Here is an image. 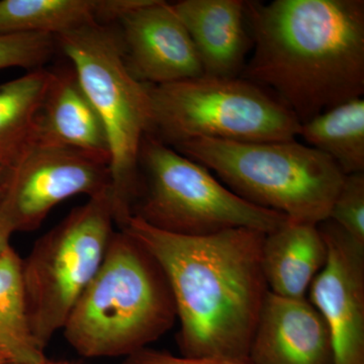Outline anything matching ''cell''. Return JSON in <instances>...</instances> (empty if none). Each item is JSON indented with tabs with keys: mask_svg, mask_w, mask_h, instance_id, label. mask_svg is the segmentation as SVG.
Returning a JSON list of instances; mask_svg holds the SVG:
<instances>
[{
	"mask_svg": "<svg viewBox=\"0 0 364 364\" xmlns=\"http://www.w3.org/2000/svg\"><path fill=\"white\" fill-rule=\"evenodd\" d=\"M253 54L241 77L299 123L364 95L363 0L246 2Z\"/></svg>",
	"mask_w": 364,
	"mask_h": 364,
	"instance_id": "2",
	"label": "cell"
},
{
	"mask_svg": "<svg viewBox=\"0 0 364 364\" xmlns=\"http://www.w3.org/2000/svg\"><path fill=\"white\" fill-rule=\"evenodd\" d=\"M150 134L170 147L195 139L235 142L294 140L301 124L262 86L241 77L203 75L148 85Z\"/></svg>",
	"mask_w": 364,
	"mask_h": 364,
	"instance_id": "7",
	"label": "cell"
},
{
	"mask_svg": "<svg viewBox=\"0 0 364 364\" xmlns=\"http://www.w3.org/2000/svg\"><path fill=\"white\" fill-rule=\"evenodd\" d=\"M139 170L132 215L160 231L196 237L245 228L268 234L287 220L243 200L207 167L151 134L141 146Z\"/></svg>",
	"mask_w": 364,
	"mask_h": 364,
	"instance_id": "6",
	"label": "cell"
},
{
	"mask_svg": "<svg viewBox=\"0 0 364 364\" xmlns=\"http://www.w3.org/2000/svg\"><path fill=\"white\" fill-rule=\"evenodd\" d=\"M328 219L364 245V172L345 176Z\"/></svg>",
	"mask_w": 364,
	"mask_h": 364,
	"instance_id": "21",
	"label": "cell"
},
{
	"mask_svg": "<svg viewBox=\"0 0 364 364\" xmlns=\"http://www.w3.org/2000/svg\"><path fill=\"white\" fill-rule=\"evenodd\" d=\"M56 45V37L48 33L0 35V70L13 67L28 71L43 68Z\"/></svg>",
	"mask_w": 364,
	"mask_h": 364,
	"instance_id": "20",
	"label": "cell"
},
{
	"mask_svg": "<svg viewBox=\"0 0 364 364\" xmlns=\"http://www.w3.org/2000/svg\"><path fill=\"white\" fill-rule=\"evenodd\" d=\"M9 364H11V363H9Z\"/></svg>",
	"mask_w": 364,
	"mask_h": 364,
	"instance_id": "27",
	"label": "cell"
},
{
	"mask_svg": "<svg viewBox=\"0 0 364 364\" xmlns=\"http://www.w3.org/2000/svg\"><path fill=\"white\" fill-rule=\"evenodd\" d=\"M40 364H67V363H48L47 360L44 361V363Z\"/></svg>",
	"mask_w": 364,
	"mask_h": 364,
	"instance_id": "26",
	"label": "cell"
},
{
	"mask_svg": "<svg viewBox=\"0 0 364 364\" xmlns=\"http://www.w3.org/2000/svg\"><path fill=\"white\" fill-rule=\"evenodd\" d=\"M173 149L214 171L243 200L293 221L318 225L327 220L345 177L331 158L296 139L235 142L200 138Z\"/></svg>",
	"mask_w": 364,
	"mask_h": 364,
	"instance_id": "4",
	"label": "cell"
},
{
	"mask_svg": "<svg viewBox=\"0 0 364 364\" xmlns=\"http://www.w3.org/2000/svg\"><path fill=\"white\" fill-rule=\"evenodd\" d=\"M122 364H252L249 360L222 358H186L166 351L144 348L124 358Z\"/></svg>",
	"mask_w": 364,
	"mask_h": 364,
	"instance_id": "22",
	"label": "cell"
},
{
	"mask_svg": "<svg viewBox=\"0 0 364 364\" xmlns=\"http://www.w3.org/2000/svg\"><path fill=\"white\" fill-rule=\"evenodd\" d=\"M306 145L331 158L347 174L364 172V100H349L301 124Z\"/></svg>",
	"mask_w": 364,
	"mask_h": 364,
	"instance_id": "17",
	"label": "cell"
},
{
	"mask_svg": "<svg viewBox=\"0 0 364 364\" xmlns=\"http://www.w3.org/2000/svg\"><path fill=\"white\" fill-rule=\"evenodd\" d=\"M244 0H181L172 4L186 26L203 75L238 77L252 48Z\"/></svg>",
	"mask_w": 364,
	"mask_h": 364,
	"instance_id": "13",
	"label": "cell"
},
{
	"mask_svg": "<svg viewBox=\"0 0 364 364\" xmlns=\"http://www.w3.org/2000/svg\"><path fill=\"white\" fill-rule=\"evenodd\" d=\"M13 234V229L9 226L6 219L0 215V259L11 247V238Z\"/></svg>",
	"mask_w": 364,
	"mask_h": 364,
	"instance_id": "23",
	"label": "cell"
},
{
	"mask_svg": "<svg viewBox=\"0 0 364 364\" xmlns=\"http://www.w3.org/2000/svg\"><path fill=\"white\" fill-rule=\"evenodd\" d=\"M35 144L70 148L109 164L104 124L73 69L54 72L38 117Z\"/></svg>",
	"mask_w": 364,
	"mask_h": 364,
	"instance_id": "14",
	"label": "cell"
},
{
	"mask_svg": "<svg viewBox=\"0 0 364 364\" xmlns=\"http://www.w3.org/2000/svg\"><path fill=\"white\" fill-rule=\"evenodd\" d=\"M117 23L124 63L136 80L163 85L203 75L193 40L172 4L143 0Z\"/></svg>",
	"mask_w": 364,
	"mask_h": 364,
	"instance_id": "11",
	"label": "cell"
},
{
	"mask_svg": "<svg viewBox=\"0 0 364 364\" xmlns=\"http://www.w3.org/2000/svg\"><path fill=\"white\" fill-rule=\"evenodd\" d=\"M0 364H9V363L6 361V359L4 358L1 354H0Z\"/></svg>",
	"mask_w": 364,
	"mask_h": 364,
	"instance_id": "25",
	"label": "cell"
},
{
	"mask_svg": "<svg viewBox=\"0 0 364 364\" xmlns=\"http://www.w3.org/2000/svg\"><path fill=\"white\" fill-rule=\"evenodd\" d=\"M176 318L171 289L159 263L119 229L62 331L85 358H128L168 332Z\"/></svg>",
	"mask_w": 364,
	"mask_h": 364,
	"instance_id": "3",
	"label": "cell"
},
{
	"mask_svg": "<svg viewBox=\"0 0 364 364\" xmlns=\"http://www.w3.org/2000/svg\"><path fill=\"white\" fill-rule=\"evenodd\" d=\"M21 264L13 247L0 259V354L11 364H40L47 359L28 320Z\"/></svg>",
	"mask_w": 364,
	"mask_h": 364,
	"instance_id": "18",
	"label": "cell"
},
{
	"mask_svg": "<svg viewBox=\"0 0 364 364\" xmlns=\"http://www.w3.org/2000/svg\"><path fill=\"white\" fill-rule=\"evenodd\" d=\"M104 0H0V35L48 33L55 37L100 23Z\"/></svg>",
	"mask_w": 364,
	"mask_h": 364,
	"instance_id": "19",
	"label": "cell"
},
{
	"mask_svg": "<svg viewBox=\"0 0 364 364\" xmlns=\"http://www.w3.org/2000/svg\"><path fill=\"white\" fill-rule=\"evenodd\" d=\"M11 176H13V168L0 163V208L6 200Z\"/></svg>",
	"mask_w": 364,
	"mask_h": 364,
	"instance_id": "24",
	"label": "cell"
},
{
	"mask_svg": "<svg viewBox=\"0 0 364 364\" xmlns=\"http://www.w3.org/2000/svg\"><path fill=\"white\" fill-rule=\"evenodd\" d=\"M56 40L104 124L114 221L119 229L132 217L140 186L139 156L152 122L148 85L129 71L119 35L109 26L90 23Z\"/></svg>",
	"mask_w": 364,
	"mask_h": 364,
	"instance_id": "5",
	"label": "cell"
},
{
	"mask_svg": "<svg viewBox=\"0 0 364 364\" xmlns=\"http://www.w3.org/2000/svg\"><path fill=\"white\" fill-rule=\"evenodd\" d=\"M318 227L328 255L308 301L329 328L334 364H364V245L330 219Z\"/></svg>",
	"mask_w": 364,
	"mask_h": 364,
	"instance_id": "10",
	"label": "cell"
},
{
	"mask_svg": "<svg viewBox=\"0 0 364 364\" xmlns=\"http://www.w3.org/2000/svg\"><path fill=\"white\" fill-rule=\"evenodd\" d=\"M112 191L88 198L43 235L23 260V289L36 341L46 347L102 267L114 234Z\"/></svg>",
	"mask_w": 364,
	"mask_h": 364,
	"instance_id": "8",
	"label": "cell"
},
{
	"mask_svg": "<svg viewBox=\"0 0 364 364\" xmlns=\"http://www.w3.org/2000/svg\"><path fill=\"white\" fill-rule=\"evenodd\" d=\"M112 191L109 164L85 153L35 144L13 168L0 215L16 232H32L57 205Z\"/></svg>",
	"mask_w": 364,
	"mask_h": 364,
	"instance_id": "9",
	"label": "cell"
},
{
	"mask_svg": "<svg viewBox=\"0 0 364 364\" xmlns=\"http://www.w3.org/2000/svg\"><path fill=\"white\" fill-rule=\"evenodd\" d=\"M248 359L252 364H334L329 328L308 298L268 293Z\"/></svg>",
	"mask_w": 364,
	"mask_h": 364,
	"instance_id": "12",
	"label": "cell"
},
{
	"mask_svg": "<svg viewBox=\"0 0 364 364\" xmlns=\"http://www.w3.org/2000/svg\"><path fill=\"white\" fill-rule=\"evenodd\" d=\"M54 72L45 68L0 85V163L14 168L35 144L36 128Z\"/></svg>",
	"mask_w": 364,
	"mask_h": 364,
	"instance_id": "16",
	"label": "cell"
},
{
	"mask_svg": "<svg viewBox=\"0 0 364 364\" xmlns=\"http://www.w3.org/2000/svg\"><path fill=\"white\" fill-rule=\"evenodd\" d=\"M121 230L152 254L168 280L181 355L249 360L269 293L261 261L265 233L240 228L181 236L134 215Z\"/></svg>",
	"mask_w": 364,
	"mask_h": 364,
	"instance_id": "1",
	"label": "cell"
},
{
	"mask_svg": "<svg viewBox=\"0 0 364 364\" xmlns=\"http://www.w3.org/2000/svg\"><path fill=\"white\" fill-rule=\"evenodd\" d=\"M327 255L318 225L287 219L263 241L261 261L268 291L282 298L306 299Z\"/></svg>",
	"mask_w": 364,
	"mask_h": 364,
	"instance_id": "15",
	"label": "cell"
}]
</instances>
